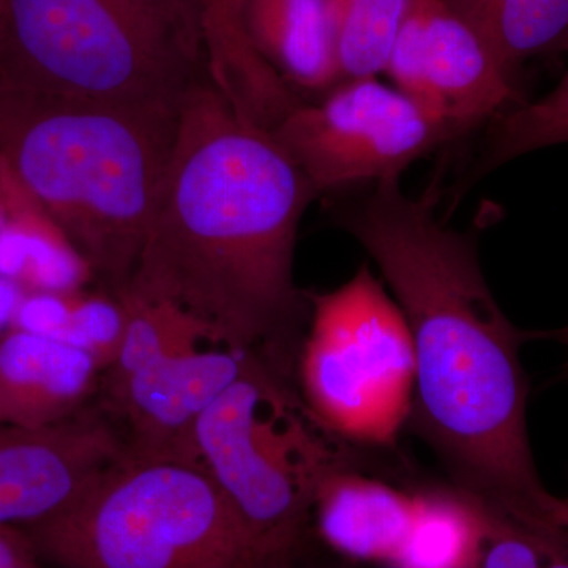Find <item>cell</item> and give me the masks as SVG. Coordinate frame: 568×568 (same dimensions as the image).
<instances>
[{"label":"cell","mask_w":568,"mask_h":568,"mask_svg":"<svg viewBox=\"0 0 568 568\" xmlns=\"http://www.w3.org/2000/svg\"><path fill=\"white\" fill-rule=\"evenodd\" d=\"M365 465L332 474L317 493L321 536L351 559L390 566L409 537L420 488L406 489L365 473Z\"/></svg>","instance_id":"obj_13"},{"label":"cell","mask_w":568,"mask_h":568,"mask_svg":"<svg viewBox=\"0 0 568 568\" xmlns=\"http://www.w3.org/2000/svg\"><path fill=\"white\" fill-rule=\"evenodd\" d=\"M440 174L418 197L399 179L339 215L372 256L405 316L414 361L407 424L432 448L448 484L484 506L544 517L541 484L528 435L529 379L521 346L547 332L519 331L489 290L477 239L437 216Z\"/></svg>","instance_id":"obj_1"},{"label":"cell","mask_w":568,"mask_h":568,"mask_svg":"<svg viewBox=\"0 0 568 568\" xmlns=\"http://www.w3.org/2000/svg\"><path fill=\"white\" fill-rule=\"evenodd\" d=\"M22 295L24 291L18 284L0 275V334L13 324Z\"/></svg>","instance_id":"obj_26"},{"label":"cell","mask_w":568,"mask_h":568,"mask_svg":"<svg viewBox=\"0 0 568 568\" xmlns=\"http://www.w3.org/2000/svg\"><path fill=\"white\" fill-rule=\"evenodd\" d=\"M384 73L459 136L528 102L519 74L444 0H414Z\"/></svg>","instance_id":"obj_9"},{"label":"cell","mask_w":568,"mask_h":568,"mask_svg":"<svg viewBox=\"0 0 568 568\" xmlns=\"http://www.w3.org/2000/svg\"><path fill=\"white\" fill-rule=\"evenodd\" d=\"M414 0H328L339 80L377 77Z\"/></svg>","instance_id":"obj_20"},{"label":"cell","mask_w":568,"mask_h":568,"mask_svg":"<svg viewBox=\"0 0 568 568\" xmlns=\"http://www.w3.org/2000/svg\"><path fill=\"white\" fill-rule=\"evenodd\" d=\"M316 196L274 134L201 82L179 112L152 222L122 290L181 306L213 342L271 358L310 315L294 253Z\"/></svg>","instance_id":"obj_2"},{"label":"cell","mask_w":568,"mask_h":568,"mask_svg":"<svg viewBox=\"0 0 568 568\" xmlns=\"http://www.w3.org/2000/svg\"><path fill=\"white\" fill-rule=\"evenodd\" d=\"M559 144H568V67L547 95L528 100L493 121L474 179L526 153Z\"/></svg>","instance_id":"obj_21"},{"label":"cell","mask_w":568,"mask_h":568,"mask_svg":"<svg viewBox=\"0 0 568 568\" xmlns=\"http://www.w3.org/2000/svg\"><path fill=\"white\" fill-rule=\"evenodd\" d=\"M306 295L308 332L298 354L305 405L354 446H394L409 420L416 384L402 310L368 265L334 291Z\"/></svg>","instance_id":"obj_7"},{"label":"cell","mask_w":568,"mask_h":568,"mask_svg":"<svg viewBox=\"0 0 568 568\" xmlns=\"http://www.w3.org/2000/svg\"><path fill=\"white\" fill-rule=\"evenodd\" d=\"M125 454L103 418L81 413L44 428L0 426V528L62 514Z\"/></svg>","instance_id":"obj_11"},{"label":"cell","mask_w":568,"mask_h":568,"mask_svg":"<svg viewBox=\"0 0 568 568\" xmlns=\"http://www.w3.org/2000/svg\"><path fill=\"white\" fill-rule=\"evenodd\" d=\"M3 0H0V13H2Z\"/></svg>","instance_id":"obj_30"},{"label":"cell","mask_w":568,"mask_h":568,"mask_svg":"<svg viewBox=\"0 0 568 568\" xmlns=\"http://www.w3.org/2000/svg\"><path fill=\"white\" fill-rule=\"evenodd\" d=\"M126 325V306L118 291L89 293L78 291L65 331L59 342L92 355L102 373L121 351Z\"/></svg>","instance_id":"obj_23"},{"label":"cell","mask_w":568,"mask_h":568,"mask_svg":"<svg viewBox=\"0 0 568 568\" xmlns=\"http://www.w3.org/2000/svg\"><path fill=\"white\" fill-rule=\"evenodd\" d=\"M207 80L205 0H3L0 88L179 112Z\"/></svg>","instance_id":"obj_4"},{"label":"cell","mask_w":568,"mask_h":568,"mask_svg":"<svg viewBox=\"0 0 568 568\" xmlns=\"http://www.w3.org/2000/svg\"><path fill=\"white\" fill-rule=\"evenodd\" d=\"M485 507L474 568H568V529L547 517H517Z\"/></svg>","instance_id":"obj_22"},{"label":"cell","mask_w":568,"mask_h":568,"mask_svg":"<svg viewBox=\"0 0 568 568\" xmlns=\"http://www.w3.org/2000/svg\"><path fill=\"white\" fill-rule=\"evenodd\" d=\"M24 192L26 189L18 181L17 175L11 173L7 163L0 159V230Z\"/></svg>","instance_id":"obj_25"},{"label":"cell","mask_w":568,"mask_h":568,"mask_svg":"<svg viewBox=\"0 0 568 568\" xmlns=\"http://www.w3.org/2000/svg\"><path fill=\"white\" fill-rule=\"evenodd\" d=\"M231 3L253 47L302 99L325 95L342 82L328 0Z\"/></svg>","instance_id":"obj_14"},{"label":"cell","mask_w":568,"mask_h":568,"mask_svg":"<svg viewBox=\"0 0 568 568\" xmlns=\"http://www.w3.org/2000/svg\"><path fill=\"white\" fill-rule=\"evenodd\" d=\"M61 568H265L211 476L123 455L73 504L24 528Z\"/></svg>","instance_id":"obj_6"},{"label":"cell","mask_w":568,"mask_h":568,"mask_svg":"<svg viewBox=\"0 0 568 568\" xmlns=\"http://www.w3.org/2000/svg\"><path fill=\"white\" fill-rule=\"evenodd\" d=\"M209 80L242 119L272 132L302 102L264 61L231 0H205Z\"/></svg>","instance_id":"obj_15"},{"label":"cell","mask_w":568,"mask_h":568,"mask_svg":"<svg viewBox=\"0 0 568 568\" xmlns=\"http://www.w3.org/2000/svg\"><path fill=\"white\" fill-rule=\"evenodd\" d=\"M317 193L399 179L459 134L377 77L339 82L271 132Z\"/></svg>","instance_id":"obj_8"},{"label":"cell","mask_w":568,"mask_h":568,"mask_svg":"<svg viewBox=\"0 0 568 568\" xmlns=\"http://www.w3.org/2000/svg\"><path fill=\"white\" fill-rule=\"evenodd\" d=\"M179 112L0 88V159L112 291L136 267Z\"/></svg>","instance_id":"obj_3"},{"label":"cell","mask_w":568,"mask_h":568,"mask_svg":"<svg viewBox=\"0 0 568 568\" xmlns=\"http://www.w3.org/2000/svg\"><path fill=\"white\" fill-rule=\"evenodd\" d=\"M485 507L454 485L420 488L416 521L392 568H474Z\"/></svg>","instance_id":"obj_18"},{"label":"cell","mask_w":568,"mask_h":568,"mask_svg":"<svg viewBox=\"0 0 568 568\" xmlns=\"http://www.w3.org/2000/svg\"><path fill=\"white\" fill-rule=\"evenodd\" d=\"M545 517L568 529V497L549 495L545 504Z\"/></svg>","instance_id":"obj_27"},{"label":"cell","mask_w":568,"mask_h":568,"mask_svg":"<svg viewBox=\"0 0 568 568\" xmlns=\"http://www.w3.org/2000/svg\"><path fill=\"white\" fill-rule=\"evenodd\" d=\"M3 568H37V559L28 560V562L17 564V566L3 567Z\"/></svg>","instance_id":"obj_29"},{"label":"cell","mask_w":568,"mask_h":568,"mask_svg":"<svg viewBox=\"0 0 568 568\" xmlns=\"http://www.w3.org/2000/svg\"><path fill=\"white\" fill-rule=\"evenodd\" d=\"M547 338L558 339L559 343H562V345L567 347L568 354V325H566V327L559 328V331L547 332ZM562 377H566V379H568V355L567 362L562 366Z\"/></svg>","instance_id":"obj_28"},{"label":"cell","mask_w":568,"mask_h":568,"mask_svg":"<svg viewBox=\"0 0 568 568\" xmlns=\"http://www.w3.org/2000/svg\"><path fill=\"white\" fill-rule=\"evenodd\" d=\"M203 345L160 358L108 394L129 428L130 458L201 466L196 448L201 418L257 357H265L256 351Z\"/></svg>","instance_id":"obj_10"},{"label":"cell","mask_w":568,"mask_h":568,"mask_svg":"<svg viewBox=\"0 0 568 568\" xmlns=\"http://www.w3.org/2000/svg\"><path fill=\"white\" fill-rule=\"evenodd\" d=\"M118 293L125 302L126 325L121 351L114 364L104 372L108 394L134 373L175 351L205 342L215 343L209 328L183 312L181 306L140 297L126 290H118Z\"/></svg>","instance_id":"obj_19"},{"label":"cell","mask_w":568,"mask_h":568,"mask_svg":"<svg viewBox=\"0 0 568 568\" xmlns=\"http://www.w3.org/2000/svg\"><path fill=\"white\" fill-rule=\"evenodd\" d=\"M0 275L24 293H70L95 272L26 190L0 230Z\"/></svg>","instance_id":"obj_16"},{"label":"cell","mask_w":568,"mask_h":568,"mask_svg":"<svg viewBox=\"0 0 568 568\" xmlns=\"http://www.w3.org/2000/svg\"><path fill=\"white\" fill-rule=\"evenodd\" d=\"M36 559V549L24 529L11 526L0 528V568Z\"/></svg>","instance_id":"obj_24"},{"label":"cell","mask_w":568,"mask_h":568,"mask_svg":"<svg viewBox=\"0 0 568 568\" xmlns=\"http://www.w3.org/2000/svg\"><path fill=\"white\" fill-rule=\"evenodd\" d=\"M100 373L78 347L7 328L0 334V426L44 428L77 416Z\"/></svg>","instance_id":"obj_12"},{"label":"cell","mask_w":568,"mask_h":568,"mask_svg":"<svg viewBox=\"0 0 568 568\" xmlns=\"http://www.w3.org/2000/svg\"><path fill=\"white\" fill-rule=\"evenodd\" d=\"M196 448L265 568H290L324 481L365 465V447L317 420L267 357H257L204 414Z\"/></svg>","instance_id":"obj_5"},{"label":"cell","mask_w":568,"mask_h":568,"mask_svg":"<svg viewBox=\"0 0 568 568\" xmlns=\"http://www.w3.org/2000/svg\"><path fill=\"white\" fill-rule=\"evenodd\" d=\"M487 41L506 69L540 55L568 54V0H444Z\"/></svg>","instance_id":"obj_17"}]
</instances>
